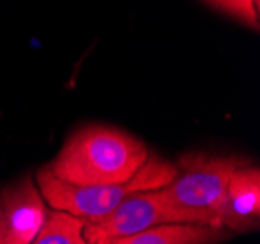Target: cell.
Listing matches in <instances>:
<instances>
[{
    "mask_svg": "<svg viewBox=\"0 0 260 244\" xmlns=\"http://www.w3.org/2000/svg\"><path fill=\"white\" fill-rule=\"evenodd\" d=\"M165 223L202 225L194 213L175 205L165 188H155L130 194L103 219L95 223H86L84 238L87 244H101Z\"/></svg>",
    "mask_w": 260,
    "mask_h": 244,
    "instance_id": "cell-4",
    "label": "cell"
},
{
    "mask_svg": "<svg viewBox=\"0 0 260 244\" xmlns=\"http://www.w3.org/2000/svg\"><path fill=\"white\" fill-rule=\"evenodd\" d=\"M148 155L140 140L117 128L87 126L66 142L47 169L58 181L76 186L119 184L130 181Z\"/></svg>",
    "mask_w": 260,
    "mask_h": 244,
    "instance_id": "cell-1",
    "label": "cell"
},
{
    "mask_svg": "<svg viewBox=\"0 0 260 244\" xmlns=\"http://www.w3.org/2000/svg\"><path fill=\"white\" fill-rule=\"evenodd\" d=\"M175 172H177L175 165L155 155H148L142 169L130 181L119 182V184L76 186V184L58 181L45 167L37 175V188L41 192L43 200L53 210L68 212L87 223H95L109 215L130 194L167 186L173 181Z\"/></svg>",
    "mask_w": 260,
    "mask_h": 244,
    "instance_id": "cell-2",
    "label": "cell"
},
{
    "mask_svg": "<svg viewBox=\"0 0 260 244\" xmlns=\"http://www.w3.org/2000/svg\"><path fill=\"white\" fill-rule=\"evenodd\" d=\"M86 223L87 221L68 212L47 210V217L31 244H87L84 238Z\"/></svg>",
    "mask_w": 260,
    "mask_h": 244,
    "instance_id": "cell-8",
    "label": "cell"
},
{
    "mask_svg": "<svg viewBox=\"0 0 260 244\" xmlns=\"http://www.w3.org/2000/svg\"><path fill=\"white\" fill-rule=\"evenodd\" d=\"M228 236V229L198 223L155 225L130 236H120L101 244H216Z\"/></svg>",
    "mask_w": 260,
    "mask_h": 244,
    "instance_id": "cell-7",
    "label": "cell"
},
{
    "mask_svg": "<svg viewBox=\"0 0 260 244\" xmlns=\"http://www.w3.org/2000/svg\"><path fill=\"white\" fill-rule=\"evenodd\" d=\"M241 165V161L231 157L184 155L173 181L163 188L175 205L194 213L202 225L221 227L229 179Z\"/></svg>",
    "mask_w": 260,
    "mask_h": 244,
    "instance_id": "cell-3",
    "label": "cell"
},
{
    "mask_svg": "<svg viewBox=\"0 0 260 244\" xmlns=\"http://www.w3.org/2000/svg\"><path fill=\"white\" fill-rule=\"evenodd\" d=\"M260 221V172L241 165L229 179L221 210V227L228 231H249Z\"/></svg>",
    "mask_w": 260,
    "mask_h": 244,
    "instance_id": "cell-6",
    "label": "cell"
},
{
    "mask_svg": "<svg viewBox=\"0 0 260 244\" xmlns=\"http://www.w3.org/2000/svg\"><path fill=\"white\" fill-rule=\"evenodd\" d=\"M210 2L231 16H237L239 20H243L250 27L258 25V10H256L258 0H210Z\"/></svg>",
    "mask_w": 260,
    "mask_h": 244,
    "instance_id": "cell-9",
    "label": "cell"
},
{
    "mask_svg": "<svg viewBox=\"0 0 260 244\" xmlns=\"http://www.w3.org/2000/svg\"><path fill=\"white\" fill-rule=\"evenodd\" d=\"M47 217L43 200L31 177L0 192V244H31Z\"/></svg>",
    "mask_w": 260,
    "mask_h": 244,
    "instance_id": "cell-5",
    "label": "cell"
}]
</instances>
